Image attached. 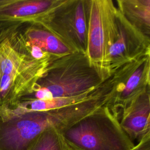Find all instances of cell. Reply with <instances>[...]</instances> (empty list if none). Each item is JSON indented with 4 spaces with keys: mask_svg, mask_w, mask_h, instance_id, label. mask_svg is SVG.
Returning <instances> with one entry per match:
<instances>
[{
    "mask_svg": "<svg viewBox=\"0 0 150 150\" xmlns=\"http://www.w3.org/2000/svg\"><path fill=\"white\" fill-rule=\"evenodd\" d=\"M90 93L64 98L49 100H21L12 105L24 111H43L54 110L78 104L91 99Z\"/></svg>",
    "mask_w": 150,
    "mask_h": 150,
    "instance_id": "8",
    "label": "cell"
},
{
    "mask_svg": "<svg viewBox=\"0 0 150 150\" xmlns=\"http://www.w3.org/2000/svg\"><path fill=\"white\" fill-rule=\"evenodd\" d=\"M38 61L16 49L0 28V106L13 105L28 93L40 76Z\"/></svg>",
    "mask_w": 150,
    "mask_h": 150,
    "instance_id": "4",
    "label": "cell"
},
{
    "mask_svg": "<svg viewBox=\"0 0 150 150\" xmlns=\"http://www.w3.org/2000/svg\"><path fill=\"white\" fill-rule=\"evenodd\" d=\"M88 24L85 55L90 65L102 76L107 69L106 55L111 38L116 28L115 8L110 1H87Z\"/></svg>",
    "mask_w": 150,
    "mask_h": 150,
    "instance_id": "5",
    "label": "cell"
},
{
    "mask_svg": "<svg viewBox=\"0 0 150 150\" xmlns=\"http://www.w3.org/2000/svg\"><path fill=\"white\" fill-rule=\"evenodd\" d=\"M29 150H71L63 139L60 130L51 128L43 131Z\"/></svg>",
    "mask_w": 150,
    "mask_h": 150,
    "instance_id": "9",
    "label": "cell"
},
{
    "mask_svg": "<svg viewBox=\"0 0 150 150\" xmlns=\"http://www.w3.org/2000/svg\"><path fill=\"white\" fill-rule=\"evenodd\" d=\"M130 150H150V134L144 137Z\"/></svg>",
    "mask_w": 150,
    "mask_h": 150,
    "instance_id": "12",
    "label": "cell"
},
{
    "mask_svg": "<svg viewBox=\"0 0 150 150\" xmlns=\"http://www.w3.org/2000/svg\"><path fill=\"white\" fill-rule=\"evenodd\" d=\"M60 132L71 150H130L135 145L107 110L98 109Z\"/></svg>",
    "mask_w": 150,
    "mask_h": 150,
    "instance_id": "2",
    "label": "cell"
},
{
    "mask_svg": "<svg viewBox=\"0 0 150 150\" xmlns=\"http://www.w3.org/2000/svg\"><path fill=\"white\" fill-rule=\"evenodd\" d=\"M84 4V1H83L77 2L73 19V29L76 38L85 52L87 45V26L85 5Z\"/></svg>",
    "mask_w": 150,
    "mask_h": 150,
    "instance_id": "10",
    "label": "cell"
},
{
    "mask_svg": "<svg viewBox=\"0 0 150 150\" xmlns=\"http://www.w3.org/2000/svg\"><path fill=\"white\" fill-rule=\"evenodd\" d=\"M117 33L115 39L109 46L106 56L107 69H111L122 61L127 59L129 54L134 49L131 42L133 35H131V25L122 13L116 14Z\"/></svg>",
    "mask_w": 150,
    "mask_h": 150,
    "instance_id": "6",
    "label": "cell"
},
{
    "mask_svg": "<svg viewBox=\"0 0 150 150\" xmlns=\"http://www.w3.org/2000/svg\"><path fill=\"white\" fill-rule=\"evenodd\" d=\"M88 113L84 103L54 110L24 111L13 105L0 106V150H29L45 130L60 131Z\"/></svg>",
    "mask_w": 150,
    "mask_h": 150,
    "instance_id": "1",
    "label": "cell"
},
{
    "mask_svg": "<svg viewBox=\"0 0 150 150\" xmlns=\"http://www.w3.org/2000/svg\"><path fill=\"white\" fill-rule=\"evenodd\" d=\"M102 76L90 63L71 62L55 67L39 76L30 90L20 100H49L76 97L91 93Z\"/></svg>",
    "mask_w": 150,
    "mask_h": 150,
    "instance_id": "3",
    "label": "cell"
},
{
    "mask_svg": "<svg viewBox=\"0 0 150 150\" xmlns=\"http://www.w3.org/2000/svg\"><path fill=\"white\" fill-rule=\"evenodd\" d=\"M120 125L132 141L137 140L139 142L149 134V100L140 103L132 110L125 112Z\"/></svg>",
    "mask_w": 150,
    "mask_h": 150,
    "instance_id": "7",
    "label": "cell"
},
{
    "mask_svg": "<svg viewBox=\"0 0 150 150\" xmlns=\"http://www.w3.org/2000/svg\"><path fill=\"white\" fill-rule=\"evenodd\" d=\"M145 66L144 63H142L129 76L121 93L123 98L129 96L139 85L144 76Z\"/></svg>",
    "mask_w": 150,
    "mask_h": 150,
    "instance_id": "11",
    "label": "cell"
}]
</instances>
